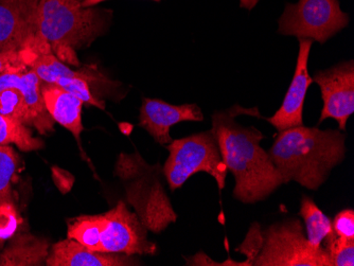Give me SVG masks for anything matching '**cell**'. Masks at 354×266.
<instances>
[{
  "instance_id": "cell-1",
  "label": "cell",
  "mask_w": 354,
  "mask_h": 266,
  "mask_svg": "<svg viewBox=\"0 0 354 266\" xmlns=\"http://www.w3.org/2000/svg\"><path fill=\"white\" fill-rule=\"evenodd\" d=\"M240 115L262 118L257 107L243 108L236 104L212 115V131L223 162L236 180L234 198L243 204H254L266 200L283 180L268 153L260 146L266 136L254 126L236 122Z\"/></svg>"
},
{
  "instance_id": "cell-2",
  "label": "cell",
  "mask_w": 354,
  "mask_h": 266,
  "mask_svg": "<svg viewBox=\"0 0 354 266\" xmlns=\"http://www.w3.org/2000/svg\"><path fill=\"white\" fill-rule=\"evenodd\" d=\"M283 184L296 182L318 190L346 156V135L339 130L296 126L279 132L268 151Z\"/></svg>"
},
{
  "instance_id": "cell-3",
  "label": "cell",
  "mask_w": 354,
  "mask_h": 266,
  "mask_svg": "<svg viewBox=\"0 0 354 266\" xmlns=\"http://www.w3.org/2000/svg\"><path fill=\"white\" fill-rule=\"evenodd\" d=\"M83 0H39L37 35L62 61L77 65L75 48L98 37L106 23L100 9L85 8Z\"/></svg>"
},
{
  "instance_id": "cell-4",
  "label": "cell",
  "mask_w": 354,
  "mask_h": 266,
  "mask_svg": "<svg viewBox=\"0 0 354 266\" xmlns=\"http://www.w3.org/2000/svg\"><path fill=\"white\" fill-rule=\"evenodd\" d=\"M159 164L150 166L138 153L119 156L115 174L122 180L127 202L134 207L147 229L159 234L177 221L162 182Z\"/></svg>"
},
{
  "instance_id": "cell-5",
  "label": "cell",
  "mask_w": 354,
  "mask_h": 266,
  "mask_svg": "<svg viewBox=\"0 0 354 266\" xmlns=\"http://www.w3.org/2000/svg\"><path fill=\"white\" fill-rule=\"evenodd\" d=\"M162 172L171 190L180 187L194 174L205 172L216 180L223 190L228 170L223 162L218 140L212 130L172 140Z\"/></svg>"
},
{
  "instance_id": "cell-6",
  "label": "cell",
  "mask_w": 354,
  "mask_h": 266,
  "mask_svg": "<svg viewBox=\"0 0 354 266\" xmlns=\"http://www.w3.org/2000/svg\"><path fill=\"white\" fill-rule=\"evenodd\" d=\"M250 265L331 266L325 248L313 250L301 222L288 218L260 231Z\"/></svg>"
},
{
  "instance_id": "cell-7",
  "label": "cell",
  "mask_w": 354,
  "mask_h": 266,
  "mask_svg": "<svg viewBox=\"0 0 354 266\" xmlns=\"http://www.w3.org/2000/svg\"><path fill=\"white\" fill-rule=\"evenodd\" d=\"M349 21L339 0H299L286 3L278 21V33L325 44L345 29Z\"/></svg>"
},
{
  "instance_id": "cell-8",
  "label": "cell",
  "mask_w": 354,
  "mask_h": 266,
  "mask_svg": "<svg viewBox=\"0 0 354 266\" xmlns=\"http://www.w3.org/2000/svg\"><path fill=\"white\" fill-rule=\"evenodd\" d=\"M0 114L35 126L41 134L53 130V119L46 109L41 80L35 71L0 75Z\"/></svg>"
},
{
  "instance_id": "cell-9",
  "label": "cell",
  "mask_w": 354,
  "mask_h": 266,
  "mask_svg": "<svg viewBox=\"0 0 354 266\" xmlns=\"http://www.w3.org/2000/svg\"><path fill=\"white\" fill-rule=\"evenodd\" d=\"M97 251L130 256L153 255L156 251V244L148 240L146 226L122 200L104 214H97Z\"/></svg>"
},
{
  "instance_id": "cell-10",
  "label": "cell",
  "mask_w": 354,
  "mask_h": 266,
  "mask_svg": "<svg viewBox=\"0 0 354 266\" xmlns=\"http://www.w3.org/2000/svg\"><path fill=\"white\" fill-rule=\"evenodd\" d=\"M312 81L319 86L324 106L318 123L331 118L346 131L348 119L354 113V61H343L331 68L317 71Z\"/></svg>"
},
{
  "instance_id": "cell-11",
  "label": "cell",
  "mask_w": 354,
  "mask_h": 266,
  "mask_svg": "<svg viewBox=\"0 0 354 266\" xmlns=\"http://www.w3.org/2000/svg\"><path fill=\"white\" fill-rule=\"evenodd\" d=\"M299 39V51H298L295 73H294L291 84L286 91L283 102L272 117L263 118L279 132L304 125L302 113H304V100H306L310 85L313 83L308 68L310 51H311L313 41L309 39Z\"/></svg>"
},
{
  "instance_id": "cell-12",
  "label": "cell",
  "mask_w": 354,
  "mask_h": 266,
  "mask_svg": "<svg viewBox=\"0 0 354 266\" xmlns=\"http://www.w3.org/2000/svg\"><path fill=\"white\" fill-rule=\"evenodd\" d=\"M204 120L202 109L194 103L173 105L158 99L143 98L139 126L145 129L157 144L166 146L172 142L170 129L180 122Z\"/></svg>"
},
{
  "instance_id": "cell-13",
  "label": "cell",
  "mask_w": 354,
  "mask_h": 266,
  "mask_svg": "<svg viewBox=\"0 0 354 266\" xmlns=\"http://www.w3.org/2000/svg\"><path fill=\"white\" fill-rule=\"evenodd\" d=\"M35 35L37 21L24 0H0V53L21 50Z\"/></svg>"
},
{
  "instance_id": "cell-14",
  "label": "cell",
  "mask_w": 354,
  "mask_h": 266,
  "mask_svg": "<svg viewBox=\"0 0 354 266\" xmlns=\"http://www.w3.org/2000/svg\"><path fill=\"white\" fill-rule=\"evenodd\" d=\"M130 255L93 251L71 238L55 243L46 259L48 266L140 265Z\"/></svg>"
},
{
  "instance_id": "cell-15",
  "label": "cell",
  "mask_w": 354,
  "mask_h": 266,
  "mask_svg": "<svg viewBox=\"0 0 354 266\" xmlns=\"http://www.w3.org/2000/svg\"><path fill=\"white\" fill-rule=\"evenodd\" d=\"M41 93L46 109L55 122L79 139L83 131V101L53 83L41 82Z\"/></svg>"
},
{
  "instance_id": "cell-16",
  "label": "cell",
  "mask_w": 354,
  "mask_h": 266,
  "mask_svg": "<svg viewBox=\"0 0 354 266\" xmlns=\"http://www.w3.org/2000/svg\"><path fill=\"white\" fill-rule=\"evenodd\" d=\"M49 243L30 234H21L12 240L0 254V266H39L49 255Z\"/></svg>"
},
{
  "instance_id": "cell-17",
  "label": "cell",
  "mask_w": 354,
  "mask_h": 266,
  "mask_svg": "<svg viewBox=\"0 0 354 266\" xmlns=\"http://www.w3.org/2000/svg\"><path fill=\"white\" fill-rule=\"evenodd\" d=\"M300 216L304 218L307 232V241L313 250H320L323 242L333 231L330 218L316 205L312 198L304 196L300 206Z\"/></svg>"
},
{
  "instance_id": "cell-18",
  "label": "cell",
  "mask_w": 354,
  "mask_h": 266,
  "mask_svg": "<svg viewBox=\"0 0 354 266\" xmlns=\"http://www.w3.org/2000/svg\"><path fill=\"white\" fill-rule=\"evenodd\" d=\"M10 144H15L24 152L41 150L44 148V142L41 139L33 137L28 125L11 117L0 114V146Z\"/></svg>"
},
{
  "instance_id": "cell-19",
  "label": "cell",
  "mask_w": 354,
  "mask_h": 266,
  "mask_svg": "<svg viewBox=\"0 0 354 266\" xmlns=\"http://www.w3.org/2000/svg\"><path fill=\"white\" fill-rule=\"evenodd\" d=\"M19 164V158L10 146H0V205L13 202L11 182Z\"/></svg>"
},
{
  "instance_id": "cell-20",
  "label": "cell",
  "mask_w": 354,
  "mask_h": 266,
  "mask_svg": "<svg viewBox=\"0 0 354 266\" xmlns=\"http://www.w3.org/2000/svg\"><path fill=\"white\" fill-rule=\"evenodd\" d=\"M326 241L325 250L331 266L354 265V241L339 237L332 231Z\"/></svg>"
},
{
  "instance_id": "cell-21",
  "label": "cell",
  "mask_w": 354,
  "mask_h": 266,
  "mask_svg": "<svg viewBox=\"0 0 354 266\" xmlns=\"http://www.w3.org/2000/svg\"><path fill=\"white\" fill-rule=\"evenodd\" d=\"M19 224L21 218L13 202L0 205V241L11 239Z\"/></svg>"
},
{
  "instance_id": "cell-22",
  "label": "cell",
  "mask_w": 354,
  "mask_h": 266,
  "mask_svg": "<svg viewBox=\"0 0 354 266\" xmlns=\"http://www.w3.org/2000/svg\"><path fill=\"white\" fill-rule=\"evenodd\" d=\"M334 234L344 239L354 241V211L345 209L336 214L332 223Z\"/></svg>"
},
{
  "instance_id": "cell-23",
  "label": "cell",
  "mask_w": 354,
  "mask_h": 266,
  "mask_svg": "<svg viewBox=\"0 0 354 266\" xmlns=\"http://www.w3.org/2000/svg\"><path fill=\"white\" fill-rule=\"evenodd\" d=\"M29 70L24 63L19 50L0 53V75L8 73H24Z\"/></svg>"
},
{
  "instance_id": "cell-24",
  "label": "cell",
  "mask_w": 354,
  "mask_h": 266,
  "mask_svg": "<svg viewBox=\"0 0 354 266\" xmlns=\"http://www.w3.org/2000/svg\"><path fill=\"white\" fill-rule=\"evenodd\" d=\"M53 175L55 184L59 187V189L62 190L63 182H65V186H66L67 190H68V191L71 190V186H73V178H71V180H66V178H71V174L66 173L65 171L61 170V169L53 168Z\"/></svg>"
},
{
  "instance_id": "cell-25",
  "label": "cell",
  "mask_w": 354,
  "mask_h": 266,
  "mask_svg": "<svg viewBox=\"0 0 354 266\" xmlns=\"http://www.w3.org/2000/svg\"><path fill=\"white\" fill-rule=\"evenodd\" d=\"M24 3L27 6L32 17H35V21H37V8H39V0H24Z\"/></svg>"
},
{
  "instance_id": "cell-26",
  "label": "cell",
  "mask_w": 354,
  "mask_h": 266,
  "mask_svg": "<svg viewBox=\"0 0 354 266\" xmlns=\"http://www.w3.org/2000/svg\"><path fill=\"white\" fill-rule=\"evenodd\" d=\"M258 3L259 0H240V7L250 11L258 5Z\"/></svg>"
},
{
  "instance_id": "cell-27",
  "label": "cell",
  "mask_w": 354,
  "mask_h": 266,
  "mask_svg": "<svg viewBox=\"0 0 354 266\" xmlns=\"http://www.w3.org/2000/svg\"><path fill=\"white\" fill-rule=\"evenodd\" d=\"M103 1H106V0H83L82 6L85 8L95 7ZM153 1H160V0H153Z\"/></svg>"
}]
</instances>
